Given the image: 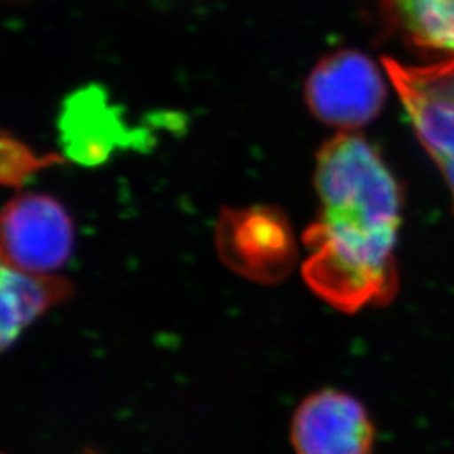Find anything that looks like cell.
I'll list each match as a JSON object with an SVG mask.
<instances>
[{
    "label": "cell",
    "instance_id": "1",
    "mask_svg": "<svg viewBox=\"0 0 454 454\" xmlns=\"http://www.w3.org/2000/svg\"><path fill=\"white\" fill-rule=\"evenodd\" d=\"M320 214L305 232L303 276L330 305L356 311L395 290L403 197L389 167L364 137L340 133L317 155Z\"/></svg>",
    "mask_w": 454,
    "mask_h": 454
},
{
    "label": "cell",
    "instance_id": "2",
    "mask_svg": "<svg viewBox=\"0 0 454 454\" xmlns=\"http://www.w3.org/2000/svg\"><path fill=\"white\" fill-rule=\"evenodd\" d=\"M305 98L320 121L350 131L377 118L384 108L387 86L369 56L343 49L325 56L313 67L305 84Z\"/></svg>",
    "mask_w": 454,
    "mask_h": 454
},
{
    "label": "cell",
    "instance_id": "3",
    "mask_svg": "<svg viewBox=\"0 0 454 454\" xmlns=\"http://www.w3.org/2000/svg\"><path fill=\"white\" fill-rule=\"evenodd\" d=\"M384 69L412 130L438 165L454 197V58L431 66H404L384 58Z\"/></svg>",
    "mask_w": 454,
    "mask_h": 454
},
{
    "label": "cell",
    "instance_id": "4",
    "mask_svg": "<svg viewBox=\"0 0 454 454\" xmlns=\"http://www.w3.org/2000/svg\"><path fill=\"white\" fill-rule=\"evenodd\" d=\"M73 244V221L49 195H19L0 211V254L24 273L52 276L71 258Z\"/></svg>",
    "mask_w": 454,
    "mask_h": 454
},
{
    "label": "cell",
    "instance_id": "5",
    "mask_svg": "<svg viewBox=\"0 0 454 454\" xmlns=\"http://www.w3.org/2000/svg\"><path fill=\"white\" fill-rule=\"evenodd\" d=\"M223 260L253 279H276L292 266L294 247L285 219L271 209L227 211L217 224Z\"/></svg>",
    "mask_w": 454,
    "mask_h": 454
},
{
    "label": "cell",
    "instance_id": "6",
    "mask_svg": "<svg viewBox=\"0 0 454 454\" xmlns=\"http://www.w3.org/2000/svg\"><path fill=\"white\" fill-rule=\"evenodd\" d=\"M292 436L298 454H367L373 431L354 397L322 390L298 409Z\"/></svg>",
    "mask_w": 454,
    "mask_h": 454
},
{
    "label": "cell",
    "instance_id": "7",
    "mask_svg": "<svg viewBox=\"0 0 454 454\" xmlns=\"http://www.w3.org/2000/svg\"><path fill=\"white\" fill-rule=\"evenodd\" d=\"M59 130L67 157L84 165L105 162L116 148L133 144L135 137L121 110L98 86L67 98Z\"/></svg>",
    "mask_w": 454,
    "mask_h": 454
},
{
    "label": "cell",
    "instance_id": "8",
    "mask_svg": "<svg viewBox=\"0 0 454 454\" xmlns=\"http://www.w3.org/2000/svg\"><path fill=\"white\" fill-rule=\"evenodd\" d=\"M69 290L63 279L24 273L0 254V352Z\"/></svg>",
    "mask_w": 454,
    "mask_h": 454
},
{
    "label": "cell",
    "instance_id": "9",
    "mask_svg": "<svg viewBox=\"0 0 454 454\" xmlns=\"http://www.w3.org/2000/svg\"><path fill=\"white\" fill-rule=\"evenodd\" d=\"M382 7L418 48L454 54V0H382Z\"/></svg>",
    "mask_w": 454,
    "mask_h": 454
},
{
    "label": "cell",
    "instance_id": "10",
    "mask_svg": "<svg viewBox=\"0 0 454 454\" xmlns=\"http://www.w3.org/2000/svg\"><path fill=\"white\" fill-rule=\"evenodd\" d=\"M59 162L54 155H37L7 131L0 130V184L22 185L39 170Z\"/></svg>",
    "mask_w": 454,
    "mask_h": 454
}]
</instances>
